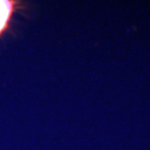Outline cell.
<instances>
[{"instance_id":"cell-1","label":"cell","mask_w":150,"mask_h":150,"mask_svg":"<svg viewBox=\"0 0 150 150\" xmlns=\"http://www.w3.org/2000/svg\"><path fill=\"white\" fill-rule=\"evenodd\" d=\"M12 12V5L7 1H0V32L7 25Z\"/></svg>"}]
</instances>
